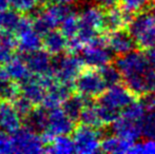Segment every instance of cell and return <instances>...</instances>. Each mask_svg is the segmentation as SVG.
Instances as JSON below:
<instances>
[{
  "label": "cell",
  "instance_id": "cell-8",
  "mask_svg": "<svg viewBox=\"0 0 155 154\" xmlns=\"http://www.w3.org/2000/svg\"><path fill=\"white\" fill-rule=\"evenodd\" d=\"M13 153H40L45 151V145L40 134L25 127L12 134Z\"/></svg>",
  "mask_w": 155,
  "mask_h": 154
},
{
  "label": "cell",
  "instance_id": "cell-24",
  "mask_svg": "<svg viewBox=\"0 0 155 154\" xmlns=\"http://www.w3.org/2000/svg\"><path fill=\"white\" fill-rule=\"evenodd\" d=\"M45 152L69 154L75 152V144H74L73 138H71L70 136L57 135L49 146H45Z\"/></svg>",
  "mask_w": 155,
  "mask_h": 154
},
{
  "label": "cell",
  "instance_id": "cell-33",
  "mask_svg": "<svg viewBox=\"0 0 155 154\" xmlns=\"http://www.w3.org/2000/svg\"><path fill=\"white\" fill-rule=\"evenodd\" d=\"M97 109L99 112L100 118L104 123V126L112 125L119 116H120V111L118 110L112 109V108L106 107V106H101L97 103Z\"/></svg>",
  "mask_w": 155,
  "mask_h": 154
},
{
  "label": "cell",
  "instance_id": "cell-4",
  "mask_svg": "<svg viewBox=\"0 0 155 154\" xmlns=\"http://www.w3.org/2000/svg\"><path fill=\"white\" fill-rule=\"evenodd\" d=\"M81 56L84 64L90 68L100 69L111 64L113 59V52L107 43L106 34L98 35L88 43L82 50Z\"/></svg>",
  "mask_w": 155,
  "mask_h": 154
},
{
  "label": "cell",
  "instance_id": "cell-7",
  "mask_svg": "<svg viewBox=\"0 0 155 154\" xmlns=\"http://www.w3.org/2000/svg\"><path fill=\"white\" fill-rule=\"evenodd\" d=\"M15 35L17 36L18 45L17 49L23 54H30L32 52L38 51L42 47L41 35L33 27V20L31 16H23L19 21Z\"/></svg>",
  "mask_w": 155,
  "mask_h": 154
},
{
  "label": "cell",
  "instance_id": "cell-43",
  "mask_svg": "<svg viewBox=\"0 0 155 154\" xmlns=\"http://www.w3.org/2000/svg\"><path fill=\"white\" fill-rule=\"evenodd\" d=\"M153 4H154V5H155V0H153Z\"/></svg>",
  "mask_w": 155,
  "mask_h": 154
},
{
  "label": "cell",
  "instance_id": "cell-39",
  "mask_svg": "<svg viewBox=\"0 0 155 154\" xmlns=\"http://www.w3.org/2000/svg\"><path fill=\"white\" fill-rule=\"evenodd\" d=\"M145 54H146V58H147L149 66L151 67L153 70H155V47L146 50Z\"/></svg>",
  "mask_w": 155,
  "mask_h": 154
},
{
  "label": "cell",
  "instance_id": "cell-26",
  "mask_svg": "<svg viewBox=\"0 0 155 154\" xmlns=\"http://www.w3.org/2000/svg\"><path fill=\"white\" fill-rule=\"evenodd\" d=\"M21 94V87L18 81L12 78L6 81L0 82V99L14 101Z\"/></svg>",
  "mask_w": 155,
  "mask_h": 154
},
{
  "label": "cell",
  "instance_id": "cell-29",
  "mask_svg": "<svg viewBox=\"0 0 155 154\" xmlns=\"http://www.w3.org/2000/svg\"><path fill=\"white\" fill-rule=\"evenodd\" d=\"M79 30V19L76 12H73L68 17H65L64 20L60 25V31L67 36L68 38H72L77 35Z\"/></svg>",
  "mask_w": 155,
  "mask_h": 154
},
{
  "label": "cell",
  "instance_id": "cell-25",
  "mask_svg": "<svg viewBox=\"0 0 155 154\" xmlns=\"http://www.w3.org/2000/svg\"><path fill=\"white\" fill-rule=\"evenodd\" d=\"M79 120L82 125L90 126L93 128H102L104 123L100 118L99 112L97 109V105H94L91 103V100L87 103L84 109L82 110L81 115L79 117Z\"/></svg>",
  "mask_w": 155,
  "mask_h": 154
},
{
  "label": "cell",
  "instance_id": "cell-6",
  "mask_svg": "<svg viewBox=\"0 0 155 154\" xmlns=\"http://www.w3.org/2000/svg\"><path fill=\"white\" fill-rule=\"evenodd\" d=\"M101 128H93L87 125H79L73 131L75 152L80 154L97 153L101 146Z\"/></svg>",
  "mask_w": 155,
  "mask_h": 154
},
{
  "label": "cell",
  "instance_id": "cell-9",
  "mask_svg": "<svg viewBox=\"0 0 155 154\" xmlns=\"http://www.w3.org/2000/svg\"><path fill=\"white\" fill-rule=\"evenodd\" d=\"M136 95L126 86V84H117L109 87L99 97L97 103L112 109L123 111L128 105L135 100Z\"/></svg>",
  "mask_w": 155,
  "mask_h": 154
},
{
  "label": "cell",
  "instance_id": "cell-17",
  "mask_svg": "<svg viewBox=\"0 0 155 154\" xmlns=\"http://www.w3.org/2000/svg\"><path fill=\"white\" fill-rule=\"evenodd\" d=\"M111 126L115 135L131 143H136L143 135L140 121L133 120L124 115L119 116Z\"/></svg>",
  "mask_w": 155,
  "mask_h": 154
},
{
  "label": "cell",
  "instance_id": "cell-28",
  "mask_svg": "<svg viewBox=\"0 0 155 154\" xmlns=\"http://www.w3.org/2000/svg\"><path fill=\"white\" fill-rule=\"evenodd\" d=\"M101 74L102 78H104V82H106L107 87H112L114 84H120V80L123 78V75H121L120 71L118 70V68L113 64H109L107 66L102 67V68L98 69Z\"/></svg>",
  "mask_w": 155,
  "mask_h": 154
},
{
  "label": "cell",
  "instance_id": "cell-23",
  "mask_svg": "<svg viewBox=\"0 0 155 154\" xmlns=\"http://www.w3.org/2000/svg\"><path fill=\"white\" fill-rule=\"evenodd\" d=\"M91 99L82 96L79 93H76V94H72L62 103L61 108L70 118H72L74 121H77L79 120V117L81 115L82 110L84 109L87 103Z\"/></svg>",
  "mask_w": 155,
  "mask_h": 154
},
{
  "label": "cell",
  "instance_id": "cell-2",
  "mask_svg": "<svg viewBox=\"0 0 155 154\" xmlns=\"http://www.w3.org/2000/svg\"><path fill=\"white\" fill-rule=\"evenodd\" d=\"M79 19V30L77 37L86 47L96 36L104 32V8L97 5H87L78 15Z\"/></svg>",
  "mask_w": 155,
  "mask_h": 154
},
{
  "label": "cell",
  "instance_id": "cell-13",
  "mask_svg": "<svg viewBox=\"0 0 155 154\" xmlns=\"http://www.w3.org/2000/svg\"><path fill=\"white\" fill-rule=\"evenodd\" d=\"M104 34L107 37L108 47L117 57L130 53L135 49V47H137L134 38L132 37L128 29L118 30V31Z\"/></svg>",
  "mask_w": 155,
  "mask_h": 154
},
{
  "label": "cell",
  "instance_id": "cell-19",
  "mask_svg": "<svg viewBox=\"0 0 155 154\" xmlns=\"http://www.w3.org/2000/svg\"><path fill=\"white\" fill-rule=\"evenodd\" d=\"M68 41L69 38L61 31L52 30L43 35L42 47L49 54L57 56L64 51H68Z\"/></svg>",
  "mask_w": 155,
  "mask_h": 154
},
{
  "label": "cell",
  "instance_id": "cell-12",
  "mask_svg": "<svg viewBox=\"0 0 155 154\" xmlns=\"http://www.w3.org/2000/svg\"><path fill=\"white\" fill-rule=\"evenodd\" d=\"M133 17H134V14L124 10L120 4L111 8H107L104 10V33L128 29Z\"/></svg>",
  "mask_w": 155,
  "mask_h": 154
},
{
  "label": "cell",
  "instance_id": "cell-41",
  "mask_svg": "<svg viewBox=\"0 0 155 154\" xmlns=\"http://www.w3.org/2000/svg\"><path fill=\"white\" fill-rule=\"evenodd\" d=\"M12 4V0H0V12L6 11Z\"/></svg>",
  "mask_w": 155,
  "mask_h": 154
},
{
  "label": "cell",
  "instance_id": "cell-10",
  "mask_svg": "<svg viewBox=\"0 0 155 154\" xmlns=\"http://www.w3.org/2000/svg\"><path fill=\"white\" fill-rule=\"evenodd\" d=\"M115 64L120 71L124 79L143 74L152 69L148 64L146 54L134 50L126 55L117 57Z\"/></svg>",
  "mask_w": 155,
  "mask_h": 154
},
{
  "label": "cell",
  "instance_id": "cell-11",
  "mask_svg": "<svg viewBox=\"0 0 155 154\" xmlns=\"http://www.w3.org/2000/svg\"><path fill=\"white\" fill-rule=\"evenodd\" d=\"M75 130V121L65 114L61 107L49 110V123L45 132L56 137L57 135H68Z\"/></svg>",
  "mask_w": 155,
  "mask_h": 154
},
{
  "label": "cell",
  "instance_id": "cell-21",
  "mask_svg": "<svg viewBox=\"0 0 155 154\" xmlns=\"http://www.w3.org/2000/svg\"><path fill=\"white\" fill-rule=\"evenodd\" d=\"M45 107L35 106L33 111L25 118V127L31 129L32 131L41 134L48 128L49 123V112Z\"/></svg>",
  "mask_w": 155,
  "mask_h": 154
},
{
  "label": "cell",
  "instance_id": "cell-27",
  "mask_svg": "<svg viewBox=\"0 0 155 154\" xmlns=\"http://www.w3.org/2000/svg\"><path fill=\"white\" fill-rule=\"evenodd\" d=\"M45 3V0H12L11 6L20 14H31Z\"/></svg>",
  "mask_w": 155,
  "mask_h": 154
},
{
  "label": "cell",
  "instance_id": "cell-34",
  "mask_svg": "<svg viewBox=\"0 0 155 154\" xmlns=\"http://www.w3.org/2000/svg\"><path fill=\"white\" fill-rule=\"evenodd\" d=\"M13 103H14L15 108H16V110L18 111L19 115L21 116L22 119H25L35 108L34 103L29 98L23 96V95L22 96H19L18 98H16Z\"/></svg>",
  "mask_w": 155,
  "mask_h": 154
},
{
  "label": "cell",
  "instance_id": "cell-36",
  "mask_svg": "<svg viewBox=\"0 0 155 154\" xmlns=\"http://www.w3.org/2000/svg\"><path fill=\"white\" fill-rule=\"evenodd\" d=\"M0 153H13L12 140L5 132L0 130Z\"/></svg>",
  "mask_w": 155,
  "mask_h": 154
},
{
  "label": "cell",
  "instance_id": "cell-14",
  "mask_svg": "<svg viewBox=\"0 0 155 154\" xmlns=\"http://www.w3.org/2000/svg\"><path fill=\"white\" fill-rule=\"evenodd\" d=\"M73 84H68L55 80L48 88L47 94L41 105L48 110L61 107V105L73 94Z\"/></svg>",
  "mask_w": 155,
  "mask_h": 154
},
{
  "label": "cell",
  "instance_id": "cell-38",
  "mask_svg": "<svg viewBox=\"0 0 155 154\" xmlns=\"http://www.w3.org/2000/svg\"><path fill=\"white\" fill-rule=\"evenodd\" d=\"M120 0H95V3L97 5L101 6L102 8L107 10V8H111L113 6L118 5Z\"/></svg>",
  "mask_w": 155,
  "mask_h": 154
},
{
  "label": "cell",
  "instance_id": "cell-20",
  "mask_svg": "<svg viewBox=\"0 0 155 154\" xmlns=\"http://www.w3.org/2000/svg\"><path fill=\"white\" fill-rule=\"evenodd\" d=\"M135 143H131L117 135L106 136L101 140L100 150L104 153L112 154H124L132 152L133 146Z\"/></svg>",
  "mask_w": 155,
  "mask_h": 154
},
{
  "label": "cell",
  "instance_id": "cell-22",
  "mask_svg": "<svg viewBox=\"0 0 155 154\" xmlns=\"http://www.w3.org/2000/svg\"><path fill=\"white\" fill-rule=\"evenodd\" d=\"M4 67L8 70L11 78L15 81H18L19 84L31 76V71L28 67L25 59L18 55L13 56L6 64H4Z\"/></svg>",
  "mask_w": 155,
  "mask_h": 154
},
{
  "label": "cell",
  "instance_id": "cell-32",
  "mask_svg": "<svg viewBox=\"0 0 155 154\" xmlns=\"http://www.w3.org/2000/svg\"><path fill=\"white\" fill-rule=\"evenodd\" d=\"M119 3L124 10L135 15L141 11L150 8V5L153 4V0H120Z\"/></svg>",
  "mask_w": 155,
  "mask_h": 154
},
{
  "label": "cell",
  "instance_id": "cell-3",
  "mask_svg": "<svg viewBox=\"0 0 155 154\" xmlns=\"http://www.w3.org/2000/svg\"><path fill=\"white\" fill-rule=\"evenodd\" d=\"M84 64L82 56L72 53L60 54L52 59V75L58 81L74 86L75 80L84 71Z\"/></svg>",
  "mask_w": 155,
  "mask_h": 154
},
{
  "label": "cell",
  "instance_id": "cell-40",
  "mask_svg": "<svg viewBox=\"0 0 155 154\" xmlns=\"http://www.w3.org/2000/svg\"><path fill=\"white\" fill-rule=\"evenodd\" d=\"M8 79H11V76H10V74H8V70H6L4 66L0 64V82L6 81V80H8Z\"/></svg>",
  "mask_w": 155,
  "mask_h": 154
},
{
  "label": "cell",
  "instance_id": "cell-18",
  "mask_svg": "<svg viewBox=\"0 0 155 154\" xmlns=\"http://www.w3.org/2000/svg\"><path fill=\"white\" fill-rule=\"evenodd\" d=\"M51 54L47 51L32 52L27 54L25 61L28 64L30 71L34 75H49L52 74V59L50 57Z\"/></svg>",
  "mask_w": 155,
  "mask_h": 154
},
{
  "label": "cell",
  "instance_id": "cell-42",
  "mask_svg": "<svg viewBox=\"0 0 155 154\" xmlns=\"http://www.w3.org/2000/svg\"><path fill=\"white\" fill-rule=\"evenodd\" d=\"M78 0H45V2H57V3L63 4H73Z\"/></svg>",
  "mask_w": 155,
  "mask_h": 154
},
{
  "label": "cell",
  "instance_id": "cell-37",
  "mask_svg": "<svg viewBox=\"0 0 155 154\" xmlns=\"http://www.w3.org/2000/svg\"><path fill=\"white\" fill-rule=\"evenodd\" d=\"M139 100L141 101L147 111L155 109V92H148L146 94H143Z\"/></svg>",
  "mask_w": 155,
  "mask_h": 154
},
{
  "label": "cell",
  "instance_id": "cell-15",
  "mask_svg": "<svg viewBox=\"0 0 155 154\" xmlns=\"http://www.w3.org/2000/svg\"><path fill=\"white\" fill-rule=\"evenodd\" d=\"M21 116L14 103L0 99V130L6 134H14L21 128Z\"/></svg>",
  "mask_w": 155,
  "mask_h": 154
},
{
  "label": "cell",
  "instance_id": "cell-35",
  "mask_svg": "<svg viewBox=\"0 0 155 154\" xmlns=\"http://www.w3.org/2000/svg\"><path fill=\"white\" fill-rule=\"evenodd\" d=\"M131 153L155 154V138H147L145 142L134 144Z\"/></svg>",
  "mask_w": 155,
  "mask_h": 154
},
{
  "label": "cell",
  "instance_id": "cell-1",
  "mask_svg": "<svg viewBox=\"0 0 155 154\" xmlns=\"http://www.w3.org/2000/svg\"><path fill=\"white\" fill-rule=\"evenodd\" d=\"M139 49L148 50L155 47V11L147 8L134 15L128 27Z\"/></svg>",
  "mask_w": 155,
  "mask_h": 154
},
{
  "label": "cell",
  "instance_id": "cell-16",
  "mask_svg": "<svg viewBox=\"0 0 155 154\" xmlns=\"http://www.w3.org/2000/svg\"><path fill=\"white\" fill-rule=\"evenodd\" d=\"M21 95L29 98L35 106L42 103L47 94V86L42 75H34L20 82Z\"/></svg>",
  "mask_w": 155,
  "mask_h": 154
},
{
  "label": "cell",
  "instance_id": "cell-5",
  "mask_svg": "<svg viewBox=\"0 0 155 154\" xmlns=\"http://www.w3.org/2000/svg\"><path fill=\"white\" fill-rule=\"evenodd\" d=\"M76 93L89 99L97 98L108 89L99 70L95 68L84 69L74 82Z\"/></svg>",
  "mask_w": 155,
  "mask_h": 154
},
{
  "label": "cell",
  "instance_id": "cell-30",
  "mask_svg": "<svg viewBox=\"0 0 155 154\" xmlns=\"http://www.w3.org/2000/svg\"><path fill=\"white\" fill-rule=\"evenodd\" d=\"M146 113H147V110L143 107L141 101L133 100L130 105H128L123 110V114H121V115L128 117V118H130V119H133V120L140 121L141 119H143V117L145 116Z\"/></svg>",
  "mask_w": 155,
  "mask_h": 154
},
{
  "label": "cell",
  "instance_id": "cell-31",
  "mask_svg": "<svg viewBox=\"0 0 155 154\" xmlns=\"http://www.w3.org/2000/svg\"><path fill=\"white\" fill-rule=\"evenodd\" d=\"M143 136L146 138H155V109L147 111L140 120Z\"/></svg>",
  "mask_w": 155,
  "mask_h": 154
}]
</instances>
